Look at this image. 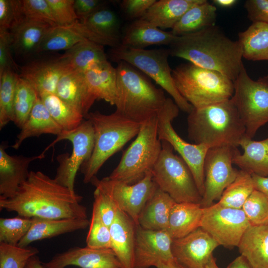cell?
<instances>
[{
  "mask_svg": "<svg viewBox=\"0 0 268 268\" xmlns=\"http://www.w3.org/2000/svg\"><path fill=\"white\" fill-rule=\"evenodd\" d=\"M237 247L253 268H268V224L249 226Z\"/></svg>",
  "mask_w": 268,
  "mask_h": 268,
  "instance_id": "f546056e",
  "label": "cell"
},
{
  "mask_svg": "<svg viewBox=\"0 0 268 268\" xmlns=\"http://www.w3.org/2000/svg\"><path fill=\"white\" fill-rule=\"evenodd\" d=\"M266 79H268V75L264 76Z\"/></svg>",
  "mask_w": 268,
  "mask_h": 268,
  "instance_id": "be15d7a7",
  "label": "cell"
},
{
  "mask_svg": "<svg viewBox=\"0 0 268 268\" xmlns=\"http://www.w3.org/2000/svg\"><path fill=\"white\" fill-rule=\"evenodd\" d=\"M233 82L231 99L245 128V136L252 138L268 123V79L263 77L253 80L243 65Z\"/></svg>",
  "mask_w": 268,
  "mask_h": 268,
  "instance_id": "30bf717a",
  "label": "cell"
},
{
  "mask_svg": "<svg viewBox=\"0 0 268 268\" xmlns=\"http://www.w3.org/2000/svg\"><path fill=\"white\" fill-rule=\"evenodd\" d=\"M6 147L4 143L0 146V197L3 198L13 196L26 180L32 162L45 157L43 153L32 156L10 155L5 150Z\"/></svg>",
  "mask_w": 268,
  "mask_h": 268,
  "instance_id": "ffe728a7",
  "label": "cell"
},
{
  "mask_svg": "<svg viewBox=\"0 0 268 268\" xmlns=\"http://www.w3.org/2000/svg\"><path fill=\"white\" fill-rule=\"evenodd\" d=\"M240 152L237 147L224 146L209 148L205 156L204 194L201 202L206 207L219 201L225 189L236 179L239 171L233 167V160Z\"/></svg>",
  "mask_w": 268,
  "mask_h": 268,
  "instance_id": "4fadbf2b",
  "label": "cell"
},
{
  "mask_svg": "<svg viewBox=\"0 0 268 268\" xmlns=\"http://www.w3.org/2000/svg\"><path fill=\"white\" fill-rule=\"evenodd\" d=\"M201 0H156L141 18L162 30L172 29L189 9Z\"/></svg>",
  "mask_w": 268,
  "mask_h": 268,
  "instance_id": "4dcf8cb0",
  "label": "cell"
},
{
  "mask_svg": "<svg viewBox=\"0 0 268 268\" xmlns=\"http://www.w3.org/2000/svg\"><path fill=\"white\" fill-rule=\"evenodd\" d=\"M22 7L26 18L44 22L52 26L57 25L47 0H22Z\"/></svg>",
  "mask_w": 268,
  "mask_h": 268,
  "instance_id": "7dc6e473",
  "label": "cell"
},
{
  "mask_svg": "<svg viewBox=\"0 0 268 268\" xmlns=\"http://www.w3.org/2000/svg\"><path fill=\"white\" fill-rule=\"evenodd\" d=\"M254 189L268 197V176H262L255 174H251Z\"/></svg>",
  "mask_w": 268,
  "mask_h": 268,
  "instance_id": "9f6ffc18",
  "label": "cell"
},
{
  "mask_svg": "<svg viewBox=\"0 0 268 268\" xmlns=\"http://www.w3.org/2000/svg\"><path fill=\"white\" fill-rule=\"evenodd\" d=\"M51 27L45 22L25 17L10 31L13 51L17 56L24 58L36 54L41 40Z\"/></svg>",
  "mask_w": 268,
  "mask_h": 268,
  "instance_id": "83f0119b",
  "label": "cell"
},
{
  "mask_svg": "<svg viewBox=\"0 0 268 268\" xmlns=\"http://www.w3.org/2000/svg\"><path fill=\"white\" fill-rule=\"evenodd\" d=\"M226 268H253L247 259L240 255L231 262Z\"/></svg>",
  "mask_w": 268,
  "mask_h": 268,
  "instance_id": "6f0895ef",
  "label": "cell"
},
{
  "mask_svg": "<svg viewBox=\"0 0 268 268\" xmlns=\"http://www.w3.org/2000/svg\"><path fill=\"white\" fill-rule=\"evenodd\" d=\"M239 146L243 152L235 156L233 163L251 174L268 176V136L264 140L256 141L245 135Z\"/></svg>",
  "mask_w": 268,
  "mask_h": 268,
  "instance_id": "f1b7e54d",
  "label": "cell"
},
{
  "mask_svg": "<svg viewBox=\"0 0 268 268\" xmlns=\"http://www.w3.org/2000/svg\"><path fill=\"white\" fill-rule=\"evenodd\" d=\"M201 203L176 202L172 207L166 231L173 239L182 238L201 227Z\"/></svg>",
  "mask_w": 268,
  "mask_h": 268,
  "instance_id": "d6a6232c",
  "label": "cell"
},
{
  "mask_svg": "<svg viewBox=\"0 0 268 268\" xmlns=\"http://www.w3.org/2000/svg\"><path fill=\"white\" fill-rule=\"evenodd\" d=\"M116 69V112L142 124L164 110L170 98L165 97L162 88L127 62H119Z\"/></svg>",
  "mask_w": 268,
  "mask_h": 268,
  "instance_id": "277c9868",
  "label": "cell"
},
{
  "mask_svg": "<svg viewBox=\"0 0 268 268\" xmlns=\"http://www.w3.org/2000/svg\"><path fill=\"white\" fill-rule=\"evenodd\" d=\"M201 227L219 245L228 248L238 247L251 226L243 210L225 207L217 203L202 207Z\"/></svg>",
  "mask_w": 268,
  "mask_h": 268,
  "instance_id": "9a60e30c",
  "label": "cell"
},
{
  "mask_svg": "<svg viewBox=\"0 0 268 268\" xmlns=\"http://www.w3.org/2000/svg\"><path fill=\"white\" fill-rule=\"evenodd\" d=\"M98 35L114 43L117 47L121 44L120 23L115 13L104 7L80 21Z\"/></svg>",
  "mask_w": 268,
  "mask_h": 268,
  "instance_id": "8d00e7d4",
  "label": "cell"
},
{
  "mask_svg": "<svg viewBox=\"0 0 268 268\" xmlns=\"http://www.w3.org/2000/svg\"><path fill=\"white\" fill-rule=\"evenodd\" d=\"M90 101L102 99L115 105L117 99L116 69L108 61L83 73Z\"/></svg>",
  "mask_w": 268,
  "mask_h": 268,
  "instance_id": "603a6c76",
  "label": "cell"
},
{
  "mask_svg": "<svg viewBox=\"0 0 268 268\" xmlns=\"http://www.w3.org/2000/svg\"><path fill=\"white\" fill-rule=\"evenodd\" d=\"M254 190L251 174L240 170L235 180L225 189L216 203L225 207L241 209Z\"/></svg>",
  "mask_w": 268,
  "mask_h": 268,
  "instance_id": "74e56055",
  "label": "cell"
},
{
  "mask_svg": "<svg viewBox=\"0 0 268 268\" xmlns=\"http://www.w3.org/2000/svg\"><path fill=\"white\" fill-rule=\"evenodd\" d=\"M136 226L129 215L119 210L110 227L111 248L120 261L122 268H134Z\"/></svg>",
  "mask_w": 268,
  "mask_h": 268,
  "instance_id": "44dd1931",
  "label": "cell"
},
{
  "mask_svg": "<svg viewBox=\"0 0 268 268\" xmlns=\"http://www.w3.org/2000/svg\"><path fill=\"white\" fill-rule=\"evenodd\" d=\"M238 1L237 0H213L212 2L215 6L222 8H230L234 6Z\"/></svg>",
  "mask_w": 268,
  "mask_h": 268,
  "instance_id": "94428289",
  "label": "cell"
},
{
  "mask_svg": "<svg viewBox=\"0 0 268 268\" xmlns=\"http://www.w3.org/2000/svg\"><path fill=\"white\" fill-rule=\"evenodd\" d=\"M242 209L252 226L268 224V197L254 190Z\"/></svg>",
  "mask_w": 268,
  "mask_h": 268,
  "instance_id": "ee69618b",
  "label": "cell"
},
{
  "mask_svg": "<svg viewBox=\"0 0 268 268\" xmlns=\"http://www.w3.org/2000/svg\"><path fill=\"white\" fill-rule=\"evenodd\" d=\"M58 59L67 71L81 73L108 61L104 46L87 40L66 51Z\"/></svg>",
  "mask_w": 268,
  "mask_h": 268,
  "instance_id": "d4e9b609",
  "label": "cell"
},
{
  "mask_svg": "<svg viewBox=\"0 0 268 268\" xmlns=\"http://www.w3.org/2000/svg\"><path fill=\"white\" fill-rule=\"evenodd\" d=\"M187 118L189 138L209 148L237 147L245 128L231 99L193 108Z\"/></svg>",
  "mask_w": 268,
  "mask_h": 268,
  "instance_id": "3957f363",
  "label": "cell"
},
{
  "mask_svg": "<svg viewBox=\"0 0 268 268\" xmlns=\"http://www.w3.org/2000/svg\"><path fill=\"white\" fill-rule=\"evenodd\" d=\"M84 40L86 39L66 27L52 26L43 37L36 54L44 52L67 51Z\"/></svg>",
  "mask_w": 268,
  "mask_h": 268,
  "instance_id": "ab89813d",
  "label": "cell"
},
{
  "mask_svg": "<svg viewBox=\"0 0 268 268\" xmlns=\"http://www.w3.org/2000/svg\"><path fill=\"white\" fill-rule=\"evenodd\" d=\"M216 7L206 0L189 9L172 28L176 36H182L200 31L215 25Z\"/></svg>",
  "mask_w": 268,
  "mask_h": 268,
  "instance_id": "836d02e7",
  "label": "cell"
},
{
  "mask_svg": "<svg viewBox=\"0 0 268 268\" xmlns=\"http://www.w3.org/2000/svg\"><path fill=\"white\" fill-rule=\"evenodd\" d=\"M40 98L63 131L72 130L83 122L82 114L56 94H43Z\"/></svg>",
  "mask_w": 268,
  "mask_h": 268,
  "instance_id": "d590c367",
  "label": "cell"
},
{
  "mask_svg": "<svg viewBox=\"0 0 268 268\" xmlns=\"http://www.w3.org/2000/svg\"><path fill=\"white\" fill-rule=\"evenodd\" d=\"M108 56L114 62L128 63L152 78L172 97L182 111L189 114L194 108L176 87L168 63V49H137L121 45L111 48Z\"/></svg>",
  "mask_w": 268,
  "mask_h": 268,
  "instance_id": "ba28073f",
  "label": "cell"
},
{
  "mask_svg": "<svg viewBox=\"0 0 268 268\" xmlns=\"http://www.w3.org/2000/svg\"><path fill=\"white\" fill-rule=\"evenodd\" d=\"M67 71L57 57L29 62L20 67L19 75L33 86L40 97L56 94L58 83Z\"/></svg>",
  "mask_w": 268,
  "mask_h": 268,
  "instance_id": "d6986e66",
  "label": "cell"
},
{
  "mask_svg": "<svg viewBox=\"0 0 268 268\" xmlns=\"http://www.w3.org/2000/svg\"><path fill=\"white\" fill-rule=\"evenodd\" d=\"M25 268H45L37 255L32 257Z\"/></svg>",
  "mask_w": 268,
  "mask_h": 268,
  "instance_id": "91938a15",
  "label": "cell"
},
{
  "mask_svg": "<svg viewBox=\"0 0 268 268\" xmlns=\"http://www.w3.org/2000/svg\"><path fill=\"white\" fill-rule=\"evenodd\" d=\"M64 27L71 29L80 37L87 40L103 46H108L111 48L117 47L114 43L93 31L78 20L69 25Z\"/></svg>",
  "mask_w": 268,
  "mask_h": 268,
  "instance_id": "db71d44e",
  "label": "cell"
},
{
  "mask_svg": "<svg viewBox=\"0 0 268 268\" xmlns=\"http://www.w3.org/2000/svg\"><path fill=\"white\" fill-rule=\"evenodd\" d=\"M156 268H188L178 262L175 259L164 263H160L156 266Z\"/></svg>",
  "mask_w": 268,
  "mask_h": 268,
  "instance_id": "680465c9",
  "label": "cell"
},
{
  "mask_svg": "<svg viewBox=\"0 0 268 268\" xmlns=\"http://www.w3.org/2000/svg\"><path fill=\"white\" fill-rule=\"evenodd\" d=\"M177 36L171 31L162 30L140 18L134 20L126 28L121 45L137 49H144L152 45H170Z\"/></svg>",
  "mask_w": 268,
  "mask_h": 268,
  "instance_id": "cb8c5ba5",
  "label": "cell"
},
{
  "mask_svg": "<svg viewBox=\"0 0 268 268\" xmlns=\"http://www.w3.org/2000/svg\"><path fill=\"white\" fill-rule=\"evenodd\" d=\"M243 58L253 61H268V24L253 22L238 33Z\"/></svg>",
  "mask_w": 268,
  "mask_h": 268,
  "instance_id": "e575fe53",
  "label": "cell"
},
{
  "mask_svg": "<svg viewBox=\"0 0 268 268\" xmlns=\"http://www.w3.org/2000/svg\"><path fill=\"white\" fill-rule=\"evenodd\" d=\"M68 140L72 145L71 153L57 156L59 166L55 180L60 184L74 192L76 173L82 165L90 157L94 145V132L91 122L86 119L76 128L63 131L43 151V153L58 142Z\"/></svg>",
  "mask_w": 268,
  "mask_h": 268,
  "instance_id": "8fae6325",
  "label": "cell"
},
{
  "mask_svg": "<svg viewBox=\"0 0 268 268\" xmlns=\"http://www.w3.org/2000/svg\"><path fill=\"white\" fill-rule=\"evenodd\" d=\"M92 123L94 145L90 157L80 167L83 182L91 183L104 163L138 134L141 124L115 111L105 115L89 112L85 118Z\"/></svg>",
  "mask_w": 268,
  "mask_h": 268,
  "instance_id": "5b68a950",
  "label": "cell"
},
{
  "mask_svg": "<svg viewBox=\"0 0 268 268\" xmlns=\"http://www.w3.org/2000/svg\"><path fill=\"white\" fill-rule=\"evenodd\" d=\"M173 239L166 230H147L136 225L134 267L150 268L160 263L174 259L172 252Z\"/></svg>",
  "mask_w": 268,
  "mask_h": 268,
  "instance_id": "2e32d148",
  "label": "cell"
},
{
  "mask_svg": "<svg viewBox=\"0 0 268 268\" xmlns=\"http://www.w3.org/2000/svg\"><path fill=\"white\" fill-rule=\"evenodd\" d=\"M89 226L86 239V246L94 249L111 248V235L110 227L103 222L94 206L92 208Z\"/></svg>",
  "mask_w": 268,
  "mask_h": 268,
  "instance_id": "f6af8a7d",
  "label": "cell"
},
{
  "mask_svg": "<svg viewBox=\"0 0 268 268\" xmlns=\"http://www.w3.org/2000/svg\"><path fill=\"white\" fill-rule=\"evenodd\" d=\"M57 25L66 26L78 20L74 8V0H47Z\"/></svg>",
  "mask_w": 268,
  "mask_h": 268,
  "instance_id": "c3c4849f",
  "label": "cell"
},
{
  "mask_svg": "<svg viewBox=\"0 0 268 268\" xmlns=\"http://www.w3.org/2000/svg\"><path fill=\"white\" fill-rule=\"evenodd\" d=\"M38 97L33 86L18 74L13 102V122L19 128L28 119Z\"/></svg>",
  "mask_w": 268,
  "mask_h": 268,
  "instance_id": "f35d334b",
  "label": "cell"
},
{
  "mask_svg": "<svg viewBox=\"0 0 268 268\" xmlns=\"http://www.w3.org/2000/svg\"><path fill=\"white\" fill-rule=\"evenodd\" d=\"M179 110L174 100L170 98L165 108L157 115L158 136L161 141L168 142L187 164L202 198L204 191L203 164L209 148L204 144L189 143L176 132L171 123L178 116Z\"/></svg>",
  "mask_w": 268,
  "mask_h": 268,
  "instance_id": "7c38bea8",
  "label": "cell"
},
{
  "mask_svg": "<svg viewBox=\"0 0 268 268\" xmlns=\"http://www.w3.org/2000/svg\"><path fill=\"white\" fill-rule=\"evenodd\" d=\"M83 197L43 172L30 171L10 197H0V209L18 215L48 219L88 218Z\"/></svg>",
  "mask_w": 268,
  "mask_h": 268,
  "instance_id": "6da1fadb",
  "label": "cell"
},
{
  "mask_svg": "<svg viewBox=\"0 0 268 268\" xmlns=\"http://www.w3.org/2000/svg\"><path fill=\"white\" fill-rule=\"evenodd\" d=\"M176 202L167 193L157 187L142 209L138 225L151 230H166L170 214Z\"/></svg>",
  "mask_w": 268,
  "mask_h": 268,
  "instance_id": "4316f807",
  "label": "cell"
},
{
  "mask_svg": "<svg viewBox=\"0 0 268 268\" xmlns=\"http://www.w3.org/2000/svg\"><path fill=\"white\" fill-rule=\"evenodd\" d=\"M205 268H219L217 266L215 259L213 256H212Z\"/></svg>",
  "mask_w": 268,
  "mask_h": 268,
  "instance_id": "6125c7cd",
  "label": "cell"
},
{
  "mask_svg": "<svg viewBox=\"0 0 268 268\" xmlns=\"http://www.w3.org/2000/svg\"><path fill=\"white\" fill-rule=\"evenodd\" d=\"M91 183L107 195L118 209L129 215L138 225L139 214L157 186L153 179L152 171L139 182L128 184L108 177L99 179L96 177Z\"/></svg>",
  "mask_w": 268,
  "mask_h": 268,
  "instance_id": "5bb4252c",
  "label": "cell"
},
{
  "mask_svg": "<svg viewBox=\"0 0 268 268\" xmlns=\"http://www.w3.org/2000/svg\"><path fill=\"white\" fill-rule=\"evenodd\" d=\"M88 218L48 219L31 218L30 228L18 246L28 247L31 243L59 235L83 230L89 226Z\"/></svg>",
  "mask_w": 268,
  "mask_h": 268,
  "instance_id": "7402d4cb",
  "label": "cell"
},
{
  "mask_svg": "<svg viewBox=\"0 0 268 268\" xmlns=\"http://www.w3.org/2000/svg\"><path fill=\"white\" fill-rule=\"evenodd\" d=\"M31 225V218L17 216L0 218V243L17 245Z\"/></svg>",
  "mask_w": 268,
  "mask_h": 268,
  "instance_id": "7bdbcfd3",
  "label": "cell"
},
{
  "mask_svg": "<svg viewBox=\"0 0 268 268\" xmlns=\"http://www.w3.org/2000/svg\"><path fill=\"white\" fill-rule=\"evenodd\" d=\"M38 253L35 247L0 243V268H25L29 260Z\"/></svg>",
  "mask_w": 268,
  "mask_h": 268,
  "instance_id": "b9f144b4",
  "label": "cell"
},
{
  "mask_svg": "<svg viewBox=\"0 0 268 268\" xmlns=\"http://www.w3.org/2000/svg\"><path fill=\"white\" fill-rule=\"evenodd\" d=\"M42 264L45 268H65L70 266L81 268H122L112 249H94L87 246L70 248Z\"/></svg>",
  "mask_w": 268,
  "mask_h": 268,
  "instance_id": "ac0fdd59",
  "label": "cell"
},
{
  "mask_svg": "<svg viewBox=\"0 0 268 268\" xmlns=\"http://www.w3.org/2000/svg\"><path fill=\"white\" fill-rule=\"evenodd\" d=\"M162 150L152 170L157 187L176 202L201 203L202 197L189 167L173 152V147L161 141Z\"/></svg>",
  "mask_w": 268,
  "mask_h": 268,
  "instance_id": "9c48e42d",
  "label": "cell"
},
{
  "mask_svg": "<svg viewBox=\"0 0 268 268\" xmlns=\"http://www.w3.org/2000/svg\"><path fill=\"white\" fill-rule=\"evenodd\" d=\"M219 246L200 227L182 238L173 239L172 252L174 259L188 268H205Z\"/></svg>",
  "mask_w": 268,
  "mask_h": 268,
  "instance_id": "e0dca14e",
  "label": "cell"
},
{
  "mask_svg": "<svg viewBox=\"0 0 268 268\" xmlns=\"http://www.w3.org/2000/svg\"><path fill=\"white\" fill-rule=\"evenodd\" d=\"M18 74L8 69L0 74V129L13 121V102Z\"/></svg>",
  "mask_w": 268,
  "mask_h": 268,
  "instance_id": "60d3db41",
  "label": "cell"
},
{
  "mask_svg": "<svg viewBox=\"0 0 268 268\" xmlns=\"http://www.w3.org/2000/svg\"><path fill=\"white\" fill-rule=\"evenodd\" d=\"M93 197V206L97 210L103 222L110 227L119 209L113 201L100 189L95 188Z\"/></svg>",
  "mask_w": 268,
  "mask_h": 268,
  "instance_id": "681fc988",
  "label": "cell"
},
{
  "mask_svg": "<svg viewBox=\"0 0 268 268\" xmlns=\"http://www.w3.org/2000/svg\"><path fill=\"white\" fill-rule=\"evenodd\" d=\"M157 116L141 124L134 140L124 152L119 163L108 177L134 184L151 172L162 150L157 133Z\"/></svg>",
  "mask_w": 268,
  "mask_h": 268,
  "instance_id": "52a82bcc",
  "label": "cell"
},
{
  "mask_svg": "<svg viewBox=\"0 0 268 268\" xmlns=\"http://www.w3.org/2000/svg\"><path fill=\"white\" fill-rule=\"evenodd\" d=\"M172 74L178 91L194 108L230 99L234 93L233 80L190 62L177 66Z\"/></svg>",
  "mask_w": 268,
  "mask_h": 268,
  "instance_id": "8992f818",
  "label": "cell"
},
{
  "mask_svg": "<svg viewBox=\"0 0 268 268\" xmlns=\"http://www.w3.org/2000/svg\"><path fill=\"white\" fill-rule=\"evenodd\" d=\"M12 52L11 33L0 29V74L6 70H17L18 66L13 59Z\"/></svg>",
  "mask_w": 268,
  "mask_h": 268,
  "instance_id": "f907efd6",
  "label": "cell"
},
{
  "mask_svg": "<svg viewBox=\"0 0 268 268\" xmlns=\"http://www.w3.org/2000/svg\"><path fill=\"white\" fill-rule=\"evenodd\" d=\"M170 55L200 67L215 70L233 81L244 65L238 41H233L216 25L177 36L169 45Z\"/></svg>",
  "mask_w": 268,
  "mask_h": 268,
  "instance_id": "7a4b0ae2",
  "label": "cell"
},
{
  "mask_svg": "<svg viewBox=\"0 0 268 268\" xmlns=\"http://www.w3.org/2000/svg\"><path fill=\"white\" fill-rule=\"evenodd\" d=\"M244 7L248 18L253 22L268 24V0H247Z\"/></svg>",
  "mask_w": 268,
  "mask_h": 268,
  "instance_id": "f5cc1de1",
  "label": "cell"
},
{
  "mask_svg": "<svg viewBox=\"0 0 268 268\" xmlns=\"http://www.w3.org/2000/svg\"><path fill=\"white\" fill-rule=\"evenodd\" d=\"M56 94L79 112L85 118L93 105L83 73L66 71L58 83Z\"/></svg>",
  "mask_w": 268,
  "mask_h": 268,
  "instance_id": "484cf974",
  "label": "cell"
},
{
  "mask_svg": "<svg viewBox=\"0 0 268 268\" xmlns=\"http://www.w3.org/2000/svg\"><path fill=\"white\" fill-rule=\"evenodd\" d=\"M20 132L11 147L18 149L26 139L43 134L59 135L61 127L55 122L39 96L30 115L20 129Z\"/></svg>",
  "mask_w": 268,
  "mask_h": 268,
  "instance_id": "1f68e13d",
  "label": "cell"
},
{
  "mask_svg": "<svg viewBox=\"0 0 268 268\" xmlns=\"http://www.w3.org/2000/svg\"><path fill=\"white\" fill-rule=\"evenodd\" d=\"M103 2L99 0H74V8L78 20L82 21L103 7Z\"/></svg>",
  "mask_w": 268,
  "mask_h": 268,
  "instance_id": "11a10c76",
  "label": "cell"
},
{
  "mask_svg": "<svg viewBox=\"0 0 268 268\" xmlns=\"http://www.w3.org/2000/svg\"><path fill=\"white\" fill-rule=\"evenodd\" d=\"M25 18L22 0H0V29L11 31Z\"/></svg>",
  "mask_w": 268,
  "mask_h": 268,
  "instance_id": "bcb514c9",
  "label": "cell"
},
{
  "mask_svg": "<svg viewBox=\"0 0 268 268\" xmlns=\"http://www.w3.org/2000/svg\"><path fill=\"white\" fill-rule=\"evenodd\" d=\"M156 0H124L121 8L126 16L134 20L142 18Z\"/></svg>",
  "mask_w": 268,
  "mask_h": 268,
  "instance_id": "816d5d0a",
  "label": "cell"
}]
</instances>
